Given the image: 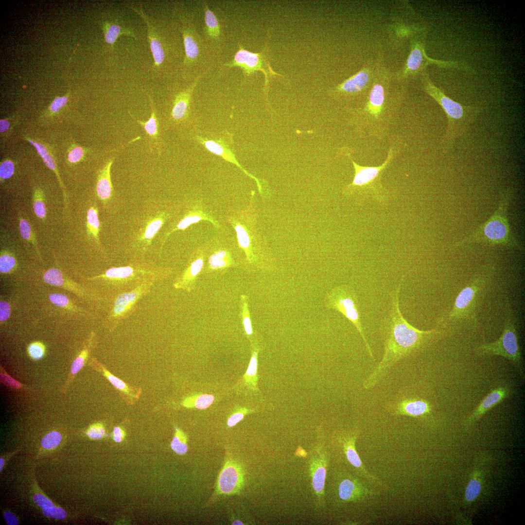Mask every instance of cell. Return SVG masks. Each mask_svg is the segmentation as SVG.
Instances as JSON below:
<instances>
[{
	"mask_svg": "<svg viewBox=\"0 0 525 525\" xmlns=\"http://www.w3.org/2000/svg\"><path fill=\"white\" fill-rule=\"evenodd\" d=\"M196 139L209 151L221 157L227 161L235 164L246 175L254 179L256 182L259 192L261 194H262V189L260 180L257 177L246 171L245 169L241 166L238 162L234 154L228 147V145L222 140H207L199 136H197Z\"/></svg>",
	"mask_w": 525,
	"mask_h": 525,
	"instance_id": "603a6c76",
	"label": "cell"
},
{
	"mask_svg": "<svg viewBox=\"0 0 525 525\" xmlns=\"http://www.w3.org/2000/svg\"><path fill=\"white\" fill-rule=\"evenodd\" d=\"M4 464V459L0 457V471H1V469L3 468Z\"/></svg>",
	"mask_w": 525,
	"mask_h": 525,
	"instance_id": "be15d7a7",
	"label": "cell"
},
{
	"mask_svg": "<svg viewBox=\"0 0 525 525\" xmlns=\"http://www.w3.org/2000/svg\"><path fill=\"white\" fill-rule=\"evenodd\" d=\"M68 101V96L55 97L50 106V112L52 114H54L58 112L66 105Z\"/></svg>",
	"mask_w": 525,
	"mask_h": 525,
	"instance_id": "db71d44e",
	"label": "cell"
},
{
	"mask_svg": "<svg viewBox=\"0 0 525 525\" xmlns=\"http://www.w3.org/2000/svg\"><path fill=\"white\" fill-rule=\"evenodd\" d=\"M482 472L476 469L472 473V476L468 483L465 491V500L468 503H471L479 496L482 490Z\"/></svg>",
	"mask_w": 525,
	"mask_h": 525,
	"instance_id": "836d02e7",
	"label": "cell"
},
{
	"mask_svg": "<svg viewBox=\"0 0 525 525\" xmlns=\"http://www.w3.org/2000/svg\"><path fill=\"white\" fill-rule=\"evenodd\" d=\"M169 217V214L163 212L150 219L142 229L141 232L140 233L139 240L145 242L147 244H150Z\"/></svg>",
	"mask_w": 525,
	"mask_h": 525,
	"instance_id": "d6a6232c",
	"label": "cell"
},
{
	"mask_svg": "<svg viewBox=\"0 0 525 525\" xmlns=\"http://www.w3.org/2000/svg\"><path fill=\"white\" fill-rule=\"evenodd\" d=\"M26 139L28 142L34 146L38 154L41 158L50 152L49 147L46 146L45 144L37 141L32 140L30 138H26Z\"/></svg>",
	"mask_w": 525,
	"mask_h": 525,
	"instance_id": "6f0895ef",
	"label": "cell"
},
{
	"mask_svg": "<svg viewBox=\"0 0 525 525\" xmlns=\"http://www.w3.org/2000/svg\"><path fill=\"white\" fill-rule=\"evenodd\" d=\"M113 434L114 436L120 437L123 438L124 436V431L120 427H115L113 430Z\"/></svg>",
	"mask_w": 525,
	"mask_h": 525,
	"instance_id": "6125c7cd",
	"label": "cell"
},
{
	"mask_svg": "<svg viewBox=\"0 0 525 525\" xmlns=\"http://www.w3.org/2000/svg\"><path fill=\"white\" fill-rule=\"evenodd\" d=\"M401 283L390 293L391 308L385 327L384 352L381 361L364 380L365 389L374 387L398 362L410 356L424 346L437 330H419L403 317L399 307Z\"/></svg>",
	"mask_w": 525,
	"mask_h": 525,
	"instance_id": "6da1fadb",
	"label": "cell"
},
{
	"mask_svg": "<svg viewBox=\"0 0 525 525\" xmlns=\"http://www.w3.org/2000/svg\"><path fill=\"white\" fill-rule=\"evenodd\" d=\"M480 280H475L463 289L457 296L454 307L449 314L453 318L465 317L469 314L475 303L476 296L480 290Z\"/></svg>",
	"mask_w": 525,
	"mask_h": 525,
	"instance_id": "7402d4cb",
	"label": "cell"
},
{
	"mask_svg": "<svg viewBox=\"0 0 525 525\" xmlns=\"http://www.w3.org/2000/svg\"><path fill=\"white\" fill-rule=\"evenodd\" d=\"M421 87L444 111L448 121L446 133L441 141L442 150L447 153L455 139L462 135L484 109V104L463 105L446 95L431 80L426 70L420 75Z\"/></svg>",
	"mask_w": 525,
	"mask_h": 525,
	"instance_id": "3957f363",
	"label": "cell"
},
{
	"mask_svg": "<svg viewBox=\"0 0 525 525\" xmlns=\"http://www.w3.org/2000/svg\"><path fill=\"white\" fill-rule=\"evenodd\" d=\"M204 9L206 32L210 37L216 39L220 34V28L217 18L206 3Z\"/></svg>",
	"mask_w": 525,
	"mask_h": 525,
	"instance_id": "f35d334b",
	"label": "cell"
},
{
	"mask_svg": "<svg viewBox=\"0 0 525 525\" xmlns=\"http://www.w3.org/2000/svg\"><path fill=\"white\" fill-rule=\"evenodd\" d=\"M89 365L102 373L116 388L123 393L130 394L131 390L128 386L124 382L110 373L96 360L91 359L89 361Z\"/></svg>",
	"mask_w": 525,
	"mask_h": 525,
	"instance_id": "74e56055",
	"label": "cell"
},
{
	"mask_svg": "<svg viewBox=\"0 0 525 525\" xmlns=\"http://www.w3.org/2000/svg\"><path fill=\"white\" fill-rule=\"evenodd\" d=\"M86 228L88 236L95 240L97 244L99 245V234L100 230V223L98 218V209L95 206H91L88 210Z\"/></svg>",
	"mask_w": 525,
	"mask_h": 525,
	"instance_id": "d590c367",
	"label": "cell"
},
{
	"mask_svg": "<svg viewBox=\"0 0 525 525\" xmlns=\"http://www.w3.org/2000/svg\"><path fill=\"white\" fill-rule=\"evenodd\" d=\"M16 266V261L13 255L7 250H1L0 272L6 274L13 271Z\"/></svg>",
	"mask_w": 525,
	"mask_h": 525,
	"instance_id": "7bdbcfd3",
	"label": "cell"
},
{
	"mask_svg": "<svg viewBox=\"0 0 525 525\" xmlns=\"http://www.w3.org/2000/svg\"><path fill=\"white\" fill-rule=\"evenodd\" d=\"M172 273L173 269L170 268L156 267L147 264L133 263L126 266L111 267L103 274L88 279H103L107 280L119 290V293L130 290L145 281L156 282L166 279Z\"/></svg>",
	"mask_w": 525,
	"mask_h": 525,
	"instance_id": "5b68a950",
	"label": "cell"
},
{
	"mask_svg": "<svg viewBox=\"0 0 525 525\" xmlns=\"http://www.w3.org/2000/svg\"><path fill=\"white\" fill-rule=\"evenodd\" d=\"M243 474L240 467L233 462H227L221 472L218 481V489L221 493L232 494L238 491L243 483Z\"/></svg>",
	"mask_w": 525,
	"mask_h": 525,
	"instance_id": "cb8c5ba5",
	"label": "cell"
},
{
	"mask_svg": "<svg viewBox=\"0 0 525 525\" xmlns=\"http://www.w3.org/2000/svg\"><path fill=\"white\" fill-rule=\"evenodd\" d=\"M61 439L62 436L59 432L52 431L48 433L42 438L41 445L45 449H52L58 445Z\"/></svg>",
	"mask_w": 525,
	"mask_h": 525,
	"instance_id": "f6af8a7d",
	"label": "cell"
},
{
	"mask_svg": "<svg viewBox=\"0 0 525 525\" xmlns=\"http://www.w3.org/2000/svg\"><path fill=\"white\" fill-rule=\"evenodd\" d=\"M392 156L390 149L385 161L377 167L362 166L351 160L354 175L352 182L343 189L344 194L351 196L369 193L381 205H385L386 196L380 179L382 173L391 162Z\"/></svg>",
	"mask_w": 525,
	"mask_h": 525,
	"instance_id": "9c48e42d",
	"label": "cell"
},
{
	"mask_svg": "<svg viewBox=\"0 0 525 525\" xmlns=\"http://www.w3.org/2000/svg\"><path fill=\"white\" fill-rule=\"evenodd\" d=\"M4 518L8 525H18V521L17 518L13 513L10 512H4Z\"/></svg>",
	"mask_w": 525,
	"mask_h": 525,
	"instance_id": "94428289",
	"label": "cell"
},
{
	"mask_svg": "<svg viewBox=\"0 0 525 525\" xmlns=\"http://www.w3.org/2000/svg\"><path fill=\"white\" fill-rule=\"evenodd\" d=\"M95 337V334L93 332H92L90 336L88 341L87 344L81 351L80 354L73 361L71 365L70 375L66 381L65 384L61 389V392L63 393L66 392L70 384L73 381L76 375L84 367L88 359L90 351L91 350L92 348L94 346V343L95 342L94 339Z\"/></svg>",
	"mask_w": 525,
	"mask_h": 525,
	"instance_id": "1f68e13d",
	"label": "cell"
},
{
	"mask_svg": "<svg viewBox=\"0 0 525 525\" xmlns=\"http://www.w3.org/2000/svg\"><path fill=\"white\" fill-rule=\"evenodd\" d=\"M214 400V397L212 395L196 394L185 398L181 404L188 408H196L205 409L212 403Z\"/></svg>",
	"mask_w": 525,
	"mask_h": 525,
	"instance_id": "8d00e7d4",
	"label": "cell"
},
{
	"mask_svg": "<svg viewBox=\"0 0 525 525\" xmlns=\"http://www.w3.org/2000/svg\"><path fill=\"white\" fill-rule=\"evenodd\" d=\"M42 158L44 163L46 164V165L50 169L52 170L56 175V177L57 178L58 181H59V182L60 183V187H61V188L63 194L65 208L66 209L67 206H67L68 202H67V195H66V192H65V190L64 187L63 186V183L62 182V181L61 180L60 176H59V175L58 174V172L56 166V163H55L54 158L52 156V155L51 154V152H50L48 154H47L45 155V156H43L42 157Z\"/></svg>",
	"mask_w": 525,
	"mask_h": 525,
	"instance_id": "ee69618b",
	"label": "cell"
},
{
	"mask_svg": "<svg viewBox=\"0 0 525 525\" xmlns=\"http://www.w3.org/2000/svg\"><path fill=\"white\" fill-rule=\"evenodd\" d=\"M42 512L44 515L47 517L57 519H64L67 516L66 511L63 509L58 507H52L47 508H44Z\"/></svg>",
	"mask_w": 525,
	"mask_h": 525,
	"instance_id": "f907efd6",
	"label": "cell"
},
{
	"mask_svg": "<svg viewBox=\"0 0 525 525\" xmlns=\"http://www.w3.org/2000/svg\"><path fill=\"white\" fill-rule=\"evenodd\" d=\"M148 97L151 106V117L147 121H141L134 117L129 112V114L132 119L136 121L140 125L142 126L150 138L156 140V141H157L159 136L158 122L156 117V111L154 107L151 97L149 95H148Z\"/></svg>",
	"mask_w": 525,
	"mask_h": 525,
	"instance_id": "e575fe53",
	"label": "cell"
},
{
	"mask_svg": "<svg viewBox=\"0 0 525 525\" xmlns=\"http://www.w3.org/2000/svg\"><path fill=\"white\" fill-rule=\"evenodd\" d=\"M11 125L9 119H1L0 120V132L1 135H6L7 133H9Z\"/></svg>",
	"mask_w": 525,
	"mask_h": 525,
	"instance_id": "91938a15",
	"label": "cell"
},
{
	"mask_svg": "<svg viewBox=\"0 0 525 525\" xmlns=\"http://www.w3.org/2000/svg\"><path fill=\"white\" fill-rule=\"evenodd\" d=\"M33 207L36 216L41 219L46 217V207L45 202V194L39 188L34 190L33 194Z\"/></svg>",
	"mask_w": 525,
	"mask_h": 525,
	"instance_id": "ab89813d",
	"label": "cell"
},
{
	"mask_svg": "<svg viewBox=\"0 0 525 525\" xmlns=\"http://www.w3.org/2000/svg\"><path fill=\"white\" fill-rule=\"evenodd\" d=\"M19 230L21 237L32 244L41 258L37 246V240L30 223L22 217H19Z\"/></svg>",
	"mask_w": 525,
	"mask_h": 525,
	"instance_id": "60d3db41",
	"label": "cell"
},
{
	"mask_svg": "<svg viewBox=\"0 0 525 525\" xmlns=\"http://www.w3.org/2000/svg\"><path fill=\"white\" fill-rule=\"evenodd\" d=\"M207 255V245H203L192 252L183 272L175 279V289L188 292L192 291L199 275L203 272Z\"/></svg>",
	"mask_w": 525,
	"mask_h": 525,
	"instance_id": "5bb4252c",
	"label": "cell"
},
{
	"mask_svg": "<svg viewBox=\"0 0 525 525\" xmlns=\"http://www.w3.org/2000/svg\"><path fill=\"white\" fill-rule=\"evenodd\" d=\"M155 282L145 281L130 290L118 293L106 318L110 330L115 329L133 313L139 301L150 292Z\"/></svg>",
	"mask_w": 525,
	"mask_h": 525,
	"instance_id": "8fae6325",
	"label": "cell"
},
{
	"mask_svg": "<svg viewBox=\"0 0 525 525\" xmlns=\"http://www.w3.org/2000/svg\"><path fill=\"white\" fill-rule=\"evenodd\" d=\"M85 155V150L81 146H76L72 148L69 152L68 160L71 163L79 162Z\"/></svg>",
	"mask_w": 525,
	"mask_h": 525,
	"instance_id": "816d5d0a",
	"label": "cell"
},
{
	"mask_svg": "<svg viewBox=\"0 0 525 525\" xmlns=\"http://www.w3.org/2000/svg\"><path fill=\"white\" fill-rule=\"evenodd\" d=\"M337 493L339 501L343 503L359 502L375 494L366 485L351 474L340 477L337 484Z\"/></svg>",
	"mask_w": 525,
	"mask_h": 525,
	"instance_id": "2e32d148",
	"label": "cell"
},
{
	"mask_svg": "<svg viewBox=\"0 0 525 525\" xmlns=\"http://www.w3.org/2000/svg\"><path fill=\"white\" fill-rule=\"evenodd\" d=\"M252 412H253V410L247 409L246 408H240L228 418L227 421L228 425L229 427L235 426L237 423L243 419L245 415L249 413H252Z\"/></svg>",
	"mask_w": 525,
	"mask_h": 525,
	"instance_id": "c3c4849f",
	"label": "cell"
},
{
	"mask_svg": "<svg viewBox=\"0 0 525 525\" xmlns=\"http://www.w3.org/2000/svg\"><path fill=\"white\" fill-rule=\"evenodd\" d=\"M114 439L116 442H121L122 440V438L114 436Z\"/></svg>",
	"mask_w": 525,
	"mask_h": 525,
	"instance_id": "e7e4bbea",
	"label": "cell"
},
{
	"mask_svg": "<svg viewBox=\"0 0 525 525\" xmlns=\"http://www.w3.org/2000/svg\"><path fill=\"white\" fill-rule=\"evenodd\" d=\"M232 525H243V524L241 521L236 520L233 522Z\"/></svg>",
	"mask_w": 525,
	"mask_h": 525,
	"instance_id": "03108f58",
	"label": "cell"
},
{
	"mask_svg": "<svg viewBox=\"0 0 525 525\" xmlns=\"http://www.w3.org/2000/svg\"><path fill=\"white\" fill-rule=\"evenodd\" d=\"M49 298L52 303L58 306L67 307L69 305V298L65 295L53 293L49 296Z\"/></svg>",
	"mask_w": 525,
	"mask_h": 525,
	"instance_id": "f5cc1de1",
	"label": "cell"
},
{
	"mask_svg": "<svg viewBox=\"0 0 525 525\" xmlns=\"http://www.w3.org/2000/svg\"><path fill=\"white\" fill-rule=\"evenodd\" d=\"M11 314V308L9 303L1 300L0 302V322L7 320Z\"/></svg>",
	"mask_w": 525,
	"mask_h": 525,
	"instance_id": "680465c9",
	"label": "cell"
},
{
	"mask_svg": "<svg viewBox=\"0 0 525 525\" xmlns=\"http://www.w3.org/2000/svg\"><path fill=\"white\" fill-rule=\"evenodd\" d=\"M113 159H109L99 171L98 174L96 191L99 198L103 202L109 200L113 194V188L111 182L110 170Z\"/></svg>",
	"mask_w": 525,
	"mask_h": 525,
	"instance_id": "4316f807",
	"label": "cell"
},
{
	"mask_svg": "<svg viewBox=\"0 0 525 525\" xmlns=\"http://www.w3.org/2000/svg\"><path fill=\"white\" fill-rule=\"evenodd\" d=\"M509 394L510 389L507 386H499L493 389L466 418L465 426H469L473 424L488 411L508 398Z\"/></svg>",
	"mask_w": 525,
	"mask_h": 525,
	"instance_id": "44dd1931",
	"label": "cell"
},
{
	"mask_svg": "<svg viewBox=\"0 0 525 525\" xmlns=\"http://www.w3.org/2000/svg\"><path fill=\"white\" fill-rule=\"evenodd\" d=\"M251 356L248 368L243 376L244 384L249 389L258 391V357L260 347L258 341L251 344Z\"/></svg>",
	"mask_w": 525,
	"mask_h": 525,
	"instance_id": "4dcf8cb0",
	"label": "cell"
},
{
	"mask_svg": "<svg viewBox=\"0 0 525 525\" xmlns=\"http://www.w3.org/2000/svg\"><path fill=\"white\" fill-rule=\"evenodd\" d=\"M171 447L175 453L180 455L185 454L188 450L186 435L179 428L175 429Z\"/></svg>",
	"mask_w": 525,
	"mask_h": 525,
	"instance_id": "b9f144b4",
	"label": "cell"
},
{
	"mask_svg": "<svg viewBox=\"0 0 525 525\" xmlns=\"http://www.w3.org/2000/svg\"><path fill=\"white\" fill-rule=\"evenodd\" d=\"M104 33L105 42L109 44L112 48H113L117 38L121 35H125L135 39L137 38V35L132 28L127 26L120 20L105 23Z\"/></svg>",
	"mask_w": 525,
	"mask_h": 525,
	"instance_id": "f546056e",
	"label": "cell"
},
{
	"mask_svg": "<svg viewBox=\"0 0 525 525\" xmlns=\"http://www.w3.org/2000/svg\"><path fill=\"white\" fill-rule=\"evenodd\" d=\"M383 79L380 77V74L375 78L368 101L363 110V115L365 116L367 122L377 123L382 119L385 101V88Z\"/></svg>",
	"mask_w": 525,
	"mask_h": 525,
	"instance_id": "e0dca14e",
	"label": "cell"
},
{
	"mask_svg": "<svg viewBox=\"0 0 525 525\" xmlns=\"http://www.w3.org/2000/svg\"><path fill=\"white\" fill-rule=\"evenodd\" d=\"M35 502L40 507L47 508L53 507V503L45 496L40 494H35L33 496Z\"/></svg>",
	"mask_w": 525,
	"mask_h": 525,
	"instance_id": "9f6ffc18",
	"label": "cell"
},
{
	"mask_svg": "<svg viewBox=\"0 0 525 525\" xmlns=\"http://www.w3.org/2000/svg\"><path fill=\"white\" fill-rule=\"evenodd\" d=\"M425 30L410 36V53L404 67L397 75L398 80H406L420 75L430 64H435L442 68L457 69L467 71L471 70L464 63L436 60L428 56L425 52Z\"/></svg>",
	"mask_w": 525,
	"mask_h": 525,
	"instance_id": "ba28073f",
	"label": "cell"
},
{
	"mask_svg": "<svg viewBox=\"0 0 525 525\" xmlns=\"http://www.w3.org/2000/svg\"><path fill=\"white\" fill-rule=\"evenodd\" d=\"M199 79V77L188 89L176 96L171 113L174 120L179 122L187 117L191 95Z\"/></svg>",
	"mask_w": 525,
	"mask_h": 525,
	"instance_id": "83f0119b",
	"label": "cell"
},
{
	"mask_svg": "<svg viewBox=\"0 0 525 525\" xmlns=\"http://www.w3.org/2000/svg\"><path fill=\"white\" fill-rule=\"evenodd\" d=\"M329 458L324 441L319 437L311 452L308 461L309 473L315 496V503L318 508L325 504V484Z\"/></svg>",
	"mask_w": 525,
	"mask_h": 525,
	"instance_id": "4fadbf2b",
	"label": "cell"
},
{
	"mask_svg": "<svg viewBox=\"0 0 525 525\" xmlns=\"http://www.w3.org/2000/svg\"><path fill=\"white\" fill-rule=\"evenodd\" d=\"M324 304L327 308L340 313L353 325L363 339L369 356L373 358L372 350L365 335L358 297L354 289L346 284L336 286L327 293Z\"/></svg>",
	"mask_w": 525,
	"mask_h": 525,
	"instance_id": "30bf717a",
	"label": "cell"
},
{
	"mask_svg": "<svg viewBox=\"0 0 525 525\" xmlns=\"http://www.w3.org/2000/svg\"><path fill=\"white\" fill-rule=\"evenodd\" d=\"M370 72L364 68L355 74L336 86L331 91L334 96L352 95L364 90L369 81Z\"/></svg>",
	"mask_w": 525,
	"mask_h": 525,
	"instance_id": "d4e9b609",
	"label": "cell"
},
{
	"mask_svg": "<svg viewBox=\"0 0 525 525\" xmlns=\"http://www.w3.org/2000/svg\"><path fill=\"white\" fill-rule=\"evenodd\" d=\"M45 351L44 346L39 342L31 343L28 348V351L30 356L35 360L42 358L44 355Z\"/></svg>",
	"mask_w": 525,
	"mask_h": 525,
	"instance_id": "7dc6e473",
	"label": "cell"
},
{
	"mask_svg": "<svg viewBox=\"0 0 525 525\" xmlns=\"http://www.w3.org/2000/svg\"><path fill=\"white\" fill-rule=\"evenodd\" d=\"M0 376L1 383L5 385L16 389L22 388L23 387L22 384L10 376L1 367H0Z\"/></svg>",
	"mask_w": 525,
	"mask_h": 525,
	"instance_id": "681fc988",
	"label": "cell"
},
{
	"mask_svg": "<svg viewBox=\"0 0 525 525\" xmlns=\"http://www.w3.org/2000/svg\"><path fill=\"white\" fill-rule=\"evenodd\" d=\"M512 194L511 189L505 190L501 194L497 210L490 218L473 233L454 244L453 247L479 242L522 248L521 245L513 235L507 218L508 208Z\"/></svg>",
	"mask_w": 525,
	"mask_h": 525,
	"instance_id": "277c9868",
	"label": "cell"
},
{
	"mask_svg": "<svg viewBox=\"0 0 525 525\" xmlns=\"http://www.w3.org/2000/svg\"><path fill=\"white\" fill-rule=\"evenodd\" d=\"M267 40L261 52L254 53L245 49L239 44V50L232 60L225 64L228 68L237 66L243 70L245 74L249 76L256 71H261L265 76L264 88L268 85L269 78L272 76H282L274 71L270 66L269 47Z\"/></svg>",
	"mask_w": 525,
	"mask_h": 525,
	"instance_id": "7c38bea8",
	"label": "cell"
},
{
	"mask_svg": "<svg viewBox=\"0 0 525 525\" xmlns=\"http://www.w3.org/2000/svg\"><path fill=\"white\" fill-rule=\"evenodd\" d=\"M202 221L210 223L217 229L221 228L219 221L214 214L207 209L203 202L202 201H196L190 205L181 218L166 233L164 240L174 232L185 230L192 225Z\"/></svg>",
	"mask_w": 525,
	"mask_h": 525,
	"instance_id": "9a60e30c",
	"label": "cell"
},
{
	"mask_svg": "<svg viewBox=\"0 0 525 525\" xmlns=\"http://www.w3.org/2000/svg\"><path fill=\"white\" fill-rule=\"evenodd\" d=\"M507 309L504 327L501 336L493 342L478 346L475 351L479 356L499 355L506 358L512 362L520 374L523 376V359L515 320L512 310L508 305Z\"/></svg>",
	"mask_w": 525,
	"mask_h": 525,
	"instance_id": "52a82bcc",
	"label": "cell"
},
{
	"mask_svg": "<svg viewBox=\"0 0 525 525\" xmlns=\"http://www.w3.org/2000/svg\"><path fill=\"white\" fill-rule=\"evenodd\" d=\"M202 272L212 276L222 275L229 268H243L245 260L237 243L230 238L216 236L208 244Z\"/></svg>",
	"mask_w": 525,
	"mask_h": 525,
	"instance_id": "8992f818",
	"label": "cell"
},
{
	"mask_svg": "<svg viewBox=\"0 0 525 525\" xmlns=\"http://www.w3.org/2000/svg\"><path fill=\"white\" fill-rule=\"evenodd\" d=\"M105 431L102 425L99 424L93 425L87 432L88 436L93 439H99L103 437Z\"/></svg>",
	"mask_w": 525,
	"mask_h": 525,
	"instance_id": "11a10c76",
	"label": "cell"
},
{
	"mask_svg": "<svg viewBox=\"0 0 525 525\" xmlns=\"http://www.w3.org/2000/svg\"><path fill=\"white\" fill-rule=\"evenodd\" d=\"M387 411L393 415L412 417H422L429 414L431 406L426 400L417 398H404L391 402L386 406Z\"/></svg>",
	"mask_w": 525,
	"mask_h": 525,
	"instance_id": "d6986e66",
	"label": "cell"
},
{
	"mask_svg": "<svg viewBox=\"0 0 525 525\" xmlns=\"http://www.w3.org/2000/svg\"><path fill=\"white\" fill-rule=\"evenodd\" d=\"M252 195L249 204L244 209L231 211L227 220L235 231L245 269L269 271L275 268L276 262L265 238L257 228L258 213Z\"/></svg>",
	"mask_w": 525,
	"mask_h": 525,
	"instance_id": "7a4b0ae2",
	"label": "cell"
},
{
	"mask_svg": "<svg viewBox=\"0 0 525 525\" xmlns=\"http://www.w3.org/2000/svg\"><path fill=\"white\" fill-rule=\"evenodd\" d=\"M181 30L185 51L184 65L190 66L194 62L199 54L198 38L193 27L188 22H183Z\"/></svg>",
	"mask_w": 525,
	"mask_h": 525,
	"instance_id": "484cf974",
	"label": "cell"
},
{
	"mask_svg": "<svg viewBox=\"0 0 525 525\" xmlns=\"http://www.w3.org/2000/svg\"><path fill=\"white\" fill-rule=\"evenodd\" d=\"M15 172V165L12 161L6 159L0 163V181L10 178Z\"/></svg>",
	"mask_w": 525,
	"mask_h": 525,
	"instance_id": "bcb514c9",
	"label": "cell"
},
{
	"mask_svg": "<svg viewBox=\"0 0 525 525\" xmlns=\"http://www.w3.org/2000/svg\"><path fill=\"white\" fill-rule=\"evenodd\" d=\"M249 297L242 294L239 300V318L245 334L249 340L250 344L258 341L253 328L249 307Z\"/></svg>",
	"mask_w": 525,
	"mask_h": 525,
	"instance_id": "f1b7e54d",
	"label": "cell"
},
{
	"mask_svg": "<svg viewBox=\"0 0 525 525\" xmlns=\"http://www.w3.org/2000/svg\"><path fill=\"white\" fill-rule=\"evenodd\" d=\"M126 7L139 15L146 23L148 42L154 61V68H159L165 61L166 51L159 30L155 26L154 22L144 14L141 6L139 8L132 5Z\"/></svg>",
	"mask_w": 525,
	"mask_h": 525,
	"instance_id": "ac0fdd59",
	"label": "cell"
},
{
	"mask_svg": "<svg viewBox=\"0 0 525 525\" xmlns=\"http://www.w3.org/2000/svg\"><path fill=\"white\" fill-rule=\"evenodd\" d=\"M359 434L358 430L341 434L339 437L340 444L348 461L360 474L369 480L378 481L366 469L356 451L355 443Z\"/></svg>",
	"mask_w": 525,
	"mask_h": 525,
	"instance_id": "ffe728a7",
	"label": "cell"
}]
</instances>
